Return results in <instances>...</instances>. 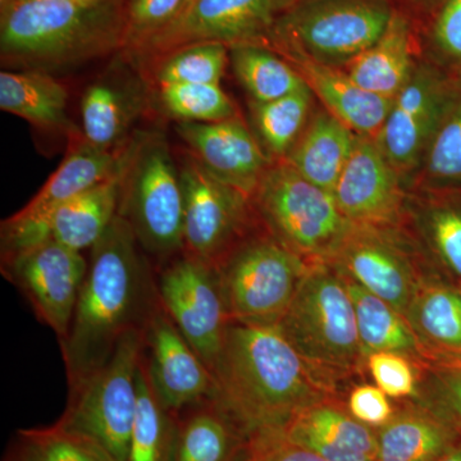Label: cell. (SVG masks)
I'll list each match as a JSON object with an SVG mask.
<instances>
[{
	"label": "cell",
	"instance_id": "cell-1",
	"mask_svg": "<svg viewBox=\"0 0 461 461\" xmlns=\"http://www.w3.org/2000/svg\"><path fill=\"white\" fill-rule=\"evenodd\" d=\"M212 375V400L248 444L277 436L297 412L330 399L329 381L300 357L277 326L230 321Z\"/></svg>",
	"mask_w": 461,
	"mask_h": 461
},
{
	"label": "cell",
	"instance_id": "cell-2",
	"mask_svg": "<svg viewBox=\"0 0 461 461\" xmlns=\"http://www.w3.org/2000/svg\"><path fill=\"white\" fill-rule=\"evenodd\" d=\"M139 247L131 224L117 213L91 248L71 329L60 344L69 388L102 368L127 332L144 330L159 305L157 280Z\"/></svg>",
	"mask_w": 461,
	"mask_h": 461
},
{
	"label": "cell",
	"instance_id": "cell-3",
	"mask_svg": "<svg viewBox=\"0 0 461 461\" xmlns=\"http://www.w3.org/2000/svg\"><path fill=\"white\" fill-rule=\"evenodd\" d=\"M127 0H14L0 9L7 67L65 68L123 50Z\"/></svg>",
	"mask_w": 461,
	"mask_h": 461
},
{
	"label": "cell",
	"instance_id": "cell-4",
	"mask_svg": "<svg viewBox=\"0 0 461 461\" xmlns=\"http://www.w3.org/2000/svg\"><path fill=\"white\" fill-rule=\"evenodd\" d=\"M277 329L321 375H345L366 362L344 276L313 263Z\"/></svg>",
	"mask_w": 461,
	"mask_h": 461
},
{
	"label": "cell",
	"instance_id": "cell-5",
	"mask_svg": "<svg viewBox=\"0 0 461 461\" xmlns=\"http://www.w3.org/2000/svg\"><path fill=\"white\" fill-rule=\"evenodd\" d=\"M393 14L387 0H300L276 18L268 47L345 68L381 38Z\"/></svg>",
	"mask_w": 461,
	"mask_h": 461
},
{
	"label": "cell",
	"instance_id": "cell-6",
	"mask_svg": "<svg viewBox=\"0 0 461 461\" xmlns=\"http://www.w3.org/2000/svg\"><path fill=\"white\" fill-rule=\"evenodd\" d=\"M253 202L269 235L309 263H329L354 227L332 193L285 160L267 169Z\"/></svg>",
	"mask_w": 461,
	"mask_h": 461
},
{
	"label": "cell",
	"instance_id": "cell-7",
	"mask_svg": "<svg viewBox=\"0 0 461 461\" xmlns=\"http://www.w3.org/2000/svg\"><path fill=\"white\" fill-rule=\"evenodd\" d=\"M142 350L144 330L127 332L102 368L69 388L66 411L57 421L89 439L113 461L129 459Z\"/></svg>",
	"mask_w": 461,
	"mask_h": 461
},
{
	"label": "cell",
	"instance_id": "cell-8",
	"mask_svg": "<svg viewBox=\"0 0 461 461\" xmlns=\"http://www.w3.org/2000/svg\"><path fill=\"white\" fill-rule=\"evenodd\" d=\"M140 248L157 258L184 251V191L168 142L150 133L130 142L120 211Z\"/></svg>",
	"mask_w": 461,
	"mask_h": 461
},
{
	"label": "cell",
	"instance_id": "cell-9",
	"mask_svg": "<svg viewBox=\"0 0 461 461\" xmlns=\"http://www.w3.org/2000/svg\"><path fill=\"white\" fill-rule=\"evenodd\" d=\"M312 264L271 235L241 241L215 268L230 320L277 326Z\"/></svg>",
	"mask_w": 461,
	"mask_h": 461
},
{
	"label": "cell",
	"instance_id": "cell-10",
	"mask_svg": "<svg viewBox=\"0 0 461 461\" xmlns=\"http://www.w3.org/2000/svg\"><path fill=\"white\" fill-rule=\"evenodd\" d=\"M184 191V251L217 268L239 244L251 198L214 177L195 157L180 168Z\"/></svg>",
	"mask_w": 461,
	"mask_h": 461
},
{
	"label": "cell",
	"instance_id": "cell-11",
	"mask_svg": "<svg viewBox=\"0 0 461 461\" xmlns=\"http://www.w3.org/2000/svg\"><path fill=\"white\" fill-rule=\"evenodd\" d=\"M157 288L167 314L213 371L230 321L217 271L181 253L158 275Z\"/></svg>",
	"mask_w": 461,
	"mask_h": 461
},
{
	"label": "cell",
	"instance_id": "cell-12",
	"mask_svg": "<svg viewBox=\"0 0 461 461\" xmlns=\"http://www.w3.org/2000/svg\"><path fill=\"white\" fill-rule=\"evenodd\" d=\"M277 12L273 0H191L180 16L127 56L141 65L187 45H269Z\"/></svg>",
	"mask_w": 461,
	"mask_h": 461
},
{
	"label": "cell",
	"instance_id": "cell-13",
	"mask_svg": "<svg viewBox=\"0 0 461 461\" xmlns=\"http://www.w3.org/2000/svg\"><path fill=\"white\" fill-rule=\"evenodd\" d=\"M89 262L81 251L48 240L8 258L2 272L25 295L36 317L65 342Z\"/></svg>",
	"mask_w": 461,
	"mask_h": 461
},
{
	"label": "cell",
	"instance_id": "cell-14",
	"mask_svg": "<svg viewBox=\"0 0 461 461\" xmlns=\"http://www.w3.org/2000/svg\"><path fill=\"white\" fill-rule=\"evenodd\" d=\"M126 166L127 162L108 180L58 205L42 217L12 215L3 221L2 258L14 256L48 240L77 251L93 248L120 211Z\"/></svg>",
	"mask_w": 461,
	"mask_h": 461
},
{
	"label": "cell",
	"instance_id": "cell-15",
	"mask_svg": "<svg viewBox=\"0 0 461 461\" xmlns=\"http://www.w3.org/2000/svg\"><path fill=\"white\" fill-rule=\"evenodd\" d=\"M456 85L435 67L417 65L409 83L393 99L375 140L402 178L423 166Z\"/></svg>",
	"mask_w": 461,
	"mask_h": 461
},
{
	"label": "cell",
	"instance_id": "cell-16",
	"mask_svg": "<svg viewBox=\"0 0 461 461\" xmlns=\"http://www.w3.org/2000/svg\"><path fill=\"white\" fill-rule=\"evenodd\" d=\"M327 264L402 315L424 280L395 227L354 224Z\"/></svg>",
	"mask_w": 461,
	"mask_h": 461
},
{
	"label": "cell",
	"instance_id": "cell-17",
	"mask_svg": "<svg viewBox=\"0 0 461 461\" xmlns=\"http://www.w3.org/2000/svg\"><path fill=\"white\" fill-rule=\"evenodd\" d=\"M142 362L158 400L173 414L213 399V375L160 302L144 329Z\"/></svg>",
	"mask_w": 461,
	"mask_h": 461
},
{
	"label": "cell",
	"instance_id": "cell-18",
	"mask_svg": "<svg viewBox=\"0 0 461 461\" xmlns=\"http://www.w3.org/2000/svg\"><path fill=\"white\" fill-rule=\"evenodd\" d=\"M339 211L357 226L395 227L406 204L403 178L375 139L357 144L332 191Z\"/></svg>",
	"mask_w": 461,
	"mask_h": 461
},
{
	"label": "cell",
	"instance_id": "cell-19",
	"mask_svg": "<svg viewBox=\"0 0 461 461\" xmlns=\"http://www.w3.org/2000/svg\"><path fill=\"white\" fill-rule=\"evenodd\" d=\"M176 131L214 177L253 199L273 162L239 115L220 122H178Z\"/></svg>",
	"mask_w": 461,
	"mask_h": 461
},
{
	"label": "cell",
	"instance_id": "cell-20",
	"mask_svg": "<svg viewBox=\"0 0 461 461\" xmlns=\"http://www.w3.org/2000/svg\"><path fill=\"white\" fill-rule=\"evenodd\" d=\"M277 436L329 461H377L375 429L333 400L303 409Z\"/></svg>",
	"mask_w": 461,
	"mask_h": 461
},
{
	"label": "cell",
	"instance_id": "cell-21",
	"mask_svg": "<svg viewBox=\"0 0 461 461\" xmlns=\"http://www.w3.org/2000/svg\"><path fill=\"white\" fill-rule=\"evenodd\" d=\"M426 366H461V291L424 278L405 313Z\"/></svg>",
	"mask_w": 461,
	"mask_h": 461
},
{
	"label": "cell",
	"instance_id": "cell-22",
	"mask_svg": "<svg viewBox=\"0 0 461 461\" xmlns=\"http://www.w3.org/2000/svg\"><path fill=\"white\" fill-rule=\"evenodd\" d=\"M284 58L299 72L327 112L357 135L377 138L393 108V99L363 89L342 68L320 65L303 58Z\"/></svg>",
	"mask_w": 461,
	"mask_h": 461
},
{
	"label": "cell",
	"instance_id": "cell-23",
	"mask_svg": "<svg viewBox=\"0 0 461 461\" xmlns=\"http://www.w3.org/2000/svg\"><path fill=\"white\" fill-rule=\"evenodd\" d=\"M129 148L130 144L120 150H105L94 147L84 138L72 141L57 171L14 217H42L58 205L108 180L126 165Z\"/></svg>",
	"mask_w": 461,
	"mask_h": 461
},
{
	"label": "cell",
	"instance_id": "cell-24",
	"mask_svg": "<svg viewBox=\"0 0 461 461\" xmlns=\"http://www.w3.org/2000/svg\"><path fill=\"white\" fill-rule=\"evenodd\" d=\"M377 432V461H433L456 444L453 421L429 403L403 406Z\"/></svg>",
	"mask_w": 461,
	"mask_h": 461
},
{
	"label": "cell",
	"instance_id": "cell-25",
	"mask_svg": "<svg viewBox=\"0 0 461 461\" xmlns=\"http://www.w3.org/2000/svg\"><path fill=\"white\" fill-rule=\"evenodd\" d=\"M357 136L326 109H317L285 162L312 184L332 193Z\"/></svg>",
	"mask_w": 461,
	"mask_h": 461
},
{
	"label": "cell",
	"instance_id": "cell-26",
	"mask_svg": "<svg viewBox=\"0 0 461 461\" xmlns=\"http://www.w3.org/2000/svg\"><path fill=\"white\" fill-rule=\"evenodd\" d=\"M415 67L411 23L393 11L381 38L342 69L363 89L395 99L411 80Z\"/></svg>",
	"mask_w": 461,
	"mask_h": 461
},
{
	"label": "cell",
	"instance_id": "cell-27",
	"mask_svg": "<svg viewBox=\"0 0 461 461\" xmlns=\"http://www.w3.org/2000/svg\"><path fill=\"white\" fill-rule=\"evenodd\" d=\"M248 442L213 400L177 414L172 461H241Z\"/></svg>",
	"mask_w": 461,
	"mask_h": 461
},
{
	"label": "cell",
	"instance_id": "cell-28",
	"mask_svg": "<svg viewBox=\"0 0 461 461\" xmlns=\"http://www.w3.org/2000/svg\"><path fill=\"white\" fill-rule=\"evenodd\" d=\"M68 91L50 72L2 71L0 109L44 130L67 127Z\"/></svg>",
	"mask_w": 461,
	"mask_h": 461
},
{
	"label": "cell",
	"instance_id": "cell-29",
	"mask_svg": "<svg viewBox=\"0 0 461 461\" xmlns=\"http://www.w3.org/2000/svg\"><path fill=\"white\" fill-rule=\"evenodd\" d=\"M345 280L353 300L364 357L377 351H393L426 366L420 344L405 317L381 297L346 277Z\"/></svg>",
	"mask_w": 461,
	"mask_h": 461
},
{
	"label": "cell",
	"instance_id": "cell-30",
	"mask_svg": "<svg viewBox=\"0 0 461 461\" xmlns=\"http://www.w3.org/2000/svg\"><path fill=\"white\" fill-rule=\"evenodd\" d=\"M140 94L113 81L100 80L81 99L84 139L94 147L115 150L140 111Z\"/></svg>",
	"mask_w": 461,
	"mask_h": 461
},
{
	"label": "cell",
	"instance_id": "cell-31",
	"mask_svg": "<svg viewBox=\"0 0 461 461\" xmlns=\"http://www.w3.org/2000/svg\"><path fill=\"white\" fill-rule=\"evenodd\" d=\"M230 60L250 102H272L306 87L293 65L268 45H235L230 48Z\"/></svg>",
	"mask_w": 461,
	"mask_h": 461
},
{
	"label": "cell",
	"instance_id": "cell-32",
	"mask_svg": "<svg viewBox=\"0 0 461 461\" xmlns=\"http://www.w3.org/2000/svg\"><path fill=\"white\" fill-rule=\"evenodd\" d=\"M314 98L306 85L304 89L272 102H250L254 135L272 162L286 159L293 150L313 114Z\"/></svg>",
	"mask_w": 461,
	"mask_h": 461
},
{
	"label": "cell",
	"instance_id": "cell-33",
	"mask_svg": "<svg viewBox=\"0 0 461 461\" xmlns=\"http://www.w3.org/2000/svg\"><path fill=\"white\" fill-rule=\"evenodd\" d=\"M138 409L127 461H172L177 415L167 411L149 381L144 362L138 375Z\"/></svg>",
	"mask_w": 461,
	"mask_h": 461
},
{
	"label": "cell",
	"instance_id": "cell-34",
	"mask_svg": "<svg viewBox=\"0 0 461 461\" xmlns=\"http://www.w3.org/2000/svg\"><path fill=\"white\" fill-rule=\"evenodd\" d=\"M230 60V48L199 42L169 51L145 63L157 86L172 84H221Z\"/></svg>",
	"mask_w": 461,
	"mask_h": 461
},
{
	"label": "cell",
	"instance_id": "cell-35",
	"mask_svg": "<svg viewBox=\"0 0 461 461\" xmlns=\"http://www.w3.org/2000/svg\"><path fill=\"white\" fill-rule=\"evenodd\" d=\"M414 222L437 262L461 282V199L421 203L414 212Z\"/></svg>",
	"mask_w": 461,
	"mask_h": 461
},
{
	"label": "cell",
	"instance_id": "cell-36",
	"mask_svg": "<svg viewBox=\"0 0 461 461\" xmlns=\"http://www.w3.org/2000/svg\"><path fill=\"white\" fill-rule=\"evenodd\" d=\"M5 461H113L85 437L58 423L20 429Z\"/></svg>",
	"mask_w": 461,
	"mask_h": 461
},
{
	"label": "cell",
	"instance_id": "cell-37",
	"mask_svg": "<svg viewBox=\"0 0 461 461\" xmlns=\"http://www.w3.org/2000/svg\"><path fill=\"white\" fill-rule=\"evenodd\" d=\"M158 102L178 122H220L238 117L221 84H172L158 86Z\"/></svg>",
	"mask_w": 461,
	"mask_h": 461
},
{
	"label": "cell",
	"instance_id": "cell-38",
	"mask_svg": "<svg viewBox=\"0 0 461 461\" xmlns=\"http://www.w3.org/2000/svg\"><path fill=\"white\" fill-rule=\"evenodd\" d=\"M420 169L427 184L435 189L461 185V81Z\"/></svg>",
	"mask_w": 461,
	"mask_h": 461
},
{
	"label": "cell",
	"instance_id": "cell-39",
	"mask_svg": "<svg viewBox=\"0 0 461 461\" xmlns=\"http://www.w3.org/2000/svg\"><path fill=\"white\" fill-rule=\"evenodd\" d=\"M185 0H127L124 53L130 54L173 23L182 11Z\"/></svg>",
	"mask_w": 461,
	"mask_h": 461
},
{
	"label": "cell",
	"instance_id": "cell-40",
	"mask_svg": "<svg viewBox=\"0 0 461 461\" xmlns=\"http://www.w3.org/2000/svg\"><path fill=\"white\" fill-rule=\"evenodd\" d=\"M366 366L375 386L390 399L420 397L417 363L393 351H377L366 357Z\"/></svg>",
	"mask_w": 461,
	"mask_h": 461
},
{
	"label": "cell",
	"instance_id": "cell-41",
	"mask_svg": "<svg viewBox=\"0 0 461 461\" xmlns=\"http://www.w3.org/2000/svg\"><path fill=\"white\" fill-rule=\"evenodd\" d=\"M346 408L355 420L375 429L384 427L396 412L390 397L381 388L372 384L354 387Z\"/></svg>",
	"mask_w": 461,
	"mask_h": 461
},
{
	"label": "cell",
	"instance_id": "cell-42",
	"mask_svg": "<svg viewBox=\"0 0 461 461\" xmlns=\"http://www.w3.org/2000/svg\"><path fill=\"white\" fill-rule=\"evenodd\" d=\"M427 403L453 423L461 424V366L433 371Z\"/></svg>",
	"mask_w": 461,
	"mask_h": 461
},
{
	"label": "cell",
	"instance_id": "cell-43",
	"mask_svg": "<svg viewBox=\"0 0 461 461\" xmlns=\"http://www.w3.org/2000/svg\"><path fill=\"white\" fill-rule=\"evenodd\" d=\"M437 50L461 69V0H446L433 26Z\"/></svg>",
	"mask_w": 461,
	"mask_h": 461
},
{
	"label": "cell",
	"instance_id": "cell-44",
	"mask_svg": "<svg viewBox=\"0 0 461 461\" xmlns=\"http://www.w3.org/2000/svg\"><path fill=\"white\" fill-rule=\"evenodd\" d=\"M241 461H329L323 459L295 444L286 441L280 436L256 439L248 444V450Z\"/></svg>",
	"mask_w": 461,
	"mask_h": 461
},
{
	"label": "cell",
	"instance_id": "cell-45",
	"mask_svg": "<svg viewBox=\"0 0 461 461\" xmlns=\"http://www.w3.org/2000/svg\"><path fill=\"white\" fill-rule=\"evenodd\" d=\"M433 461H461V445L455 444Z\"/></svg>",
	"mask_w": 461,
	"mask_h": 461
},
{
	"label": "cell",
	"instance_id": "cell-46",
	"mask_svg": "<svg viewBox=\"0 0 461 461\" xmlns=\"http://www.w3.org/2000/svg\"><path fill=\"white\" fill-rule=\"evenodd\" d=\"M300 0H273V5H275L276 12L282 14L286 11L287 8L293 7Z\"/></svg>",
	"mask_w": 461,
	"mask_h": 461
},
{
	"label": "cell",
	"instance_id": "cell-47",
	"mask_svg": "<svg viewBox=\"0 0 461 461\" xmlns=\"http://www.w3.org/2000/svg\"><path fill=\"white\" fill-rule=\"evenodd\" d=\"M12 0H0V9L5 8Z\"/></svg>",
	"mask_w": 461,
	"mask_h": 461
},
{
	"label": "cell",
	"instance_id": "cell-48",
	"mask_svg": "<svg viewBox=\"0 0 461 461\" xmlns=\"http://www.w3.org/2000/svg\"><path fill=\"white\" fill-rule=\"evenodd\" d=\"M190 2H191V0H185V7H184V9L186 8L187 5H190Z\"/></svg>",
	"mask_w": 461,
	"mask_h": 461
},
{
	"label": "cell",
	"instance_id": "cell-49",
	"mask_svg": "<svg viewBox=\"0 0 461 461\" xmlns=\"http://www.w3.org/2000/svg\"><path fill=\"white\" fill-rule=\"evenodd\" d=\"M12 2H14V0H12Z\"/></svg>",
	"mask_w": 461,
	"mask_h": 461
}]
</instances>
